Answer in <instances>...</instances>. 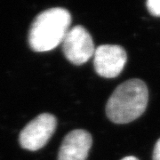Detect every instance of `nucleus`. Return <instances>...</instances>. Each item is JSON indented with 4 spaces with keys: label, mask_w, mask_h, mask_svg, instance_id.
I'll list each match as a JSON object with an SVG mask.
<instances>
[{
    "label": "nucleus",
    "mask_w": 160,
    "mask_h": 160,
    "mask_svg": "<svg viewBox=\"0 0 160 160\" xmlns=\"http://www.w3.org/2000/svg\"><path fill=\"white\" fill-rule=\"evenodd\" d=\"M92 144L91 134L86 130L77 129L64 138L58 154V160H86Z\"/></svg>",
    "instance_id": "nucleus-6"
},
{
    "label": "nucleus",
    "mask_w": 160,
    "mask_h": 160,
    "mask_svg": "<svg viewBox=\"0 0 160 160\" xmlns=\"http://www.w3.org/2000/svg\"><path fill=\"white\" fill-rule=\"evenodd\" d=\"M127 61L126 50L118 45L98 46L93 54V67L99 76L114 78L119 76Z\"/></svg>",
    "instance_id": "nucleus-5"
},
{
    "label": "nucleus",
    "mask_w": 160,
    "mask_h": 160,
    "mask_svg": "<svg viewBox=\"0 0 160 160\" xmlns=\"http://www.w3.org/2000/svg\"><path fill=\"white\" fill-rule=\"evenodd\" d=\"M71 24L69 12L53 7L40 12L29 32V44L35 52L51 51L62 43Z\"/></svg>",
    "instance_id": "nucleus-2"
},
{
    "label": "nucleus",
    "mask_w": 160,
    "mask_h": 160,
    "mask_svg": "<svg viewBox=\"0 0 160 160\" xmlns=\"http://www.w3.org/2000/svg\"><path fill=\"white\" fill-rule=\"evenodd\" d=\"M121 160H139L137 158H135V157H133V156H129V157H126V158H124L123 159Z\"/></svg>",
    "instance_id": "nucleus-9"
},
{
    "label": "nucleus",
    "mask_w": 160,
    "mask_h": 160,
    "mask_svg": "<svg viewBox=\"0 0 160 160\" xmlns=\"http://www.w3.org/2000/svg\"><path fill=\"white\" fill-rule=\"evenodd\" d=\"M62 46L65 57L75 65H82L88 62L95 51L91 35L80 25L69 29Z\"/></svg>",
    "instance_id": "nucleus-4"
},
{
    "label": "nucleus",
    "mask_w": 160,
    "mask_h": 160,
    "mask_svg": "<svg viewBox=\"0 0 160 160\" xmlns=\"http://www.w3.org/2000/svg\"><path fill=\"white\" fill-rule=\"evenodd\" d=\"M57 120L53 115L43 113L31 120L20 133L19 142L23 149L36 151L42 149L56 129Z\"/></svg>",
    "instance_id": "nucleus-3"
},
{
    "label": "nucleus",
    "mask_w": 160,
    "mask_h": 160,
    "mask_svg": "<svg viewBox=\"0 0 160 160\" xmlns=\"http://www.w3.org/2000/svg\"><path fill=\"white\" fill-rule=\"evenodd\" d=\"M146 5L151 15L160 17V0H148Z\"/></svg>",
    "instance_id": "nucleus-7"
},
{
    "label": "nucleus",
    "mask_w": 160,
    "mask_h": 160,
    "mask_svg": "<svg viewBox=\"0 0 160 160\" xmlns=\"http://www.w3.org/2000/svg\"><path fill=\"white\" fill-rule=\"evenodd\" d=\"M153 160H160V139L155 144L153 150Z\"/></svg>",
    "instance_id": "nucleus-8"
},
{
    "label": "nucleus",
    "mask_w": 160,
    "mask_h": 160,
    "mask_svg": "<svg viewBox=\"0 0 160 160\" xmlns=\"http://www.w3.org/2000/svg\"><path fill=\"white\" fill-rule=\"evenodd\" d=\"M149 90L142 80L129 79L118 86L106 104V114L115 124H127L145 112Z\"/></svg>",
    "instance_id": "nucleus-1"
}]
</instances>
